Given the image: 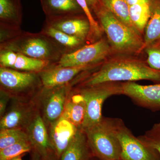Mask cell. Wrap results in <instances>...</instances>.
I'll return each mask as SVG.
<instances>
[{
  "mask_svg": "<svg viewBox=\"0 0 160 160\" xmlns=\"http://www.w3.org/2000/svg\"><path fill=\"white\" fill-rule=\"evenodd\" d=\"M138 138L144 144L156 150L160 156V122L155 123Z\"/></svg>",
  "mask_w": 160,
  "mask_h": 160,
  "instance_id": "cell-28",
  "label": "cell"
},
{
  "mask_svg": "<svg viewBox=\"0 0 160 160\" xmlns=\"http://www.w3.org/2000/svg\"><path fill=\"white\" fill-rule=\"evenodd\" d=\"M92 70L82 73L74 86L86 87L109 82H135L142 80L160 83V70L152 69L148 64L134 59H113L103 62L94 71Z\"/></svg>",
  "mask_w": 160,
  "mask_h": 160,
  "instance_id": "cell-1",
  "label": "cell"
},
{
  "mask_svg": "<svg viewBox=\"0 0 160 160\" xmlns=\"http://www.w3.org/2000/svg\"><path fill=\"white\" fill-rule=\"evenodd\" d=\"M11 160H22V158H21V156L18 157H16L15 158H14L12 159Z\"/></svg>",
  "mask_w": 160,
  "mask_h": 160,
  "instance_id": "cell-36",
  "label": "cell"
},
{
  "mask_svg": "<svg viewBox=\"0 0 160 160\" xmlns=\"http://www.w3.org/2000/svg\"><path fill=\"white\" fill-rule=\"evenodd\" d=\"M75 85L73 80L68 84L53 88H46L42 86L35 95L37 98L40 100L41 115L47 127L62 117L66 101Z\"/></svg>",
  "mask_w": 160,
  "mask_h": 160,
  "instance_id": "cell-7",
  "label": "cell"
},
{
  "mask_svg": "<svg viewBox=\"0 0 160 160\" xmlns=\"http://www.w3.org/2000/svg\"><path fill=\"white\" fill-rule=\"evenodd\" d=\"M115 129L122 149L121 160H160L158 152L136 137L122 120L115 118Z\"/></svg>",
  "mask_w": 160,
  "mask_h": 160,
  "instance_id": "cell-8",
  "label": "cell"
},
{
  "mask_svg": "<svg viewBox=\"0 0 160 160\" xmlns=\"http://www.w3.org/2000/svg\"><path fill=\"white\" fill-rule=\"evenodd\" d=\"M12 98L10 95L3 90H0V117H2L6 111L8 102Z\"/></svg>",
  "mask_w": 160,
  "mask_h": 160,
  "instance_id": "cell-31",
  "label": "cell"
},
{
  "mask_svg": "<svg viewBox=\"0 0 160 160\" xmlns=\"http://www.w3.org/2000/svg\"><path fill=\"white\" fill-rule=\"evenodd\" d=\"M38 111L34 103H17L1 118L0 129H26Z\"/></svg>",
  "mask_w": 160,
  "mask_h": 160,
  "instance_id": "cell-16",
  "label": "cell"
},
{
  "mask_svg": "<svg viewBox=\"0 0 160 160\" xmlns=\"http://www.w3.org/2000/svg\"><path fill=\"white\" fill-rule=\"evenodd\" d=\"M73 87L82 94L86 103V116L81 128L83 130L94 126L102 119L103 104L107 98L122 94V82H109L86 87Z\"/></svg>",
  "mask_w": 160,
  "mask_h": 160,
  "instance_id": "cell-5",
  "label": "cell"
},
{
  "mask_svg": "<svg viewBox=\"0 0 160 160\" xmlns=\"http://www.w3.org/2000/svg\"><path fill=\"white\" fill-rule=\"evenodd\" d=\"M29 140L26 129H2L0 130V150L21 141Z\"/></svg>",
  "mask_w": 160,
  "mask_h": 160,
  "instance_id": "cell-25",
  "label": "cell"
},
{
  "mask_svg": "<svg viewBox=\"0 0 160 160\" xmlns=\"http://www.w3.org/2000/svg\"><path fill=\"white\" fill-rule=\"evenodd\" d=\"M98 2L122 22L136 30L130 21L129 6L126 0H99Z\"/></svg>",
  "mask_w": 160,
  "mask_h": 160,
  "instance_id": "cell-24",
  "label": "cell"
},
{
  "mask_svg": "<svg viewBox=\"0 0 160 160\" xmlns=\"http://www.w3.org/2000/svg\"><path fill=\"white\" fill-rule=\"evenodd\" d=\"M22 17L21 0H0V26L21 29Z\"/></svg>",
  "mask_w": 160,
  "mask_h": 160,
  "instance_id": "cell-19",
  "label": "cell"
},
{
  "mask_svg": "<svg viewBox=\"0 0 160 160\" xmlns=\"http://www.w3.org/2000/svg\"><path fill=\"white\" fill-rule=\"evenodd\" d=\"M122 94L138 106L152 111H160V83L143 86L135 82H122Z\"/></svg>",
  "mask_w": 160,
  "mask_h": 160,
  "instance_id": "cell-11",
  "label": "cell"
},
{
  "mask_svg": "<svg viewBox=\"0 0 160 160\" xmlns=\"http://www.w3.org/2000/svg\"><path fill=\"white\" fill-rule=\"evenodd\" d=\"M0 90L20 99L35 95L42 87L39 72L18 71L0 67Z\"/></svg>",
  "mask_w": 160,
  "mask_h": 160,
  "instance_id": "cell-6",
  "label": "cell"
},
{
  "mask_svg": "<svg viewBox=\"0 0 160 160\" xmlns=\"http://www.w3.org/2000/svg\"><path fill=\"white\" fill-rule=\"evenodd\" d=\"M21 29L0 26V43L5 42L13 38L22 32Z\"/></svg>",
  "mask_w": 160,
  "mask_h": 160,
  "instance_id": "cell-30",
  "label": "cell"
},
{
  "mask_svg": "<svg viewBox=\"0 0 160 160\" xmlns=\"http://www.w3.org/2000/svg\"><path fill=\"white\" fill-rule=\"evenodd\" d=\"M44 23L66 34L86 42L90 31L89 20L84 13L55 18H46Z\"/></svg>",
  "mask_w": 160,
  "mask_h": 160,
  "instance_id": "cell-12",
  "label": "cell"
},
{
  "mask_svg": "<svg viewBox=\"0 0 160 160\" xmlns=\"http://www.w3.org/2000/svg\"><path fill=\"white\" fill-rule=\"evenodd\" d=\"M31 160H44V159L36 151L33 150Z\"/></svg>",
  "mask_w": 160,
  "mask_h": 160,
  "instance_id": "cell-33",
  "label": "cell"
},
{
  "mask_svg": "<svg viewBox=\"0 0 160 160\" xmlns=\"http://www.w3.org/2000/svg\"><path fill=\"white\" fill-rule=\"evenodd\" d=\"M51 40L63 55L71 53L85 46V41L54 29L44 23L41 31Z\"/></svg>",
  "mask_w": 160,
  "mask_h": 160,
  "instance_id": "cell-17",
  "label": "cell"
},
{
  "mask_svg": "<svg viewBox=\"0 0 160 160\" xmlns=\"http://www.w3.org/2000/svg\"><path fill=\"white\" fill-rule=\"evenodd\" d=\"M81 7L86 17L89 20L90 26V31L88 41L91 43L94 42L102 37L103 30L99 23L94 19L92 14L91 9L89 8L86 0H76Z\"/></svg>",
  "mask_w": 160,
  "mask_h": 160,
  "instance_id": "cell-27",
  "label": "cell"
},
{
  "mask_svg": "<svg viewBox=\"0 0 160 160\" xmlns=\"http://www.w3.org/2000/svg\"><path fill=\"white\" fill-rule=\"evenodd\" d=\"M40 1L46 18L58 17L84 13L76 0H40Z\"/></svg>",
  "mask_w": 160,
  "mask_h": 160,
  "instance_id": "cell-20",
  "label": "cell"
},
{
  "mask_svg": "<svg viewBox=\"0 0 160 160\" xmlns=\"http://www.w3.org/2000/svg\"><path fill=\"white\" fill-rule=\"evenodd\" d=\"M152 0L129 6V18L135 29L142 33L151 14Z\"/></svg>",
  "mask_w": 160,
  "mask_h": 160,
  "instance_id": "cell-23",
  "label": "cell"
},
{
  "mask_svg": "<svg viewBox=\"0 0 160 160\" xmlns=\"http://www.w3.org/2000/svg\"><path fill=\"white\" fill-rule=\"evenodd\" d=\"M86 1L89 8L91 9V8L92 9L93 7L98 2L99 0H86Z\"/></svg>",
  "mask_w": 160,
  "mask_h": 160,
  "instance_id": "cell-34",
  "label": "cell"
},
{
  "mask_svg": "<svg viewBox=\"0 0 160 160\" xmlns=\"http://www.w3.org/2000/svg\"><path fill=\"white\" fill-rule=\"evenodd\" d=\"M92 153L100 160H121V145L115 129V118L103 117L84 130Z\"/></svg>",
  "mask_w": 160,
  "mask_h": 160,
  "instance_id": "cell-4",
  "label": "cell"
},
{
  "mask_svg": "<svg viewBox=\"0 0 160 160\" xmlns=\"http://www.w3.org/2000/svg\"><path fill=\"white\" fill-rule=\"evenodd\" d=\"M86 105L82 96L73 87L67 99L62 117L81 129L85 120Z\"/></svg>",
  "mask_w": 160,
  "mask_h": 160,
  "instance_id": "cell-18",
  "label": "cell"
},
{
  "mask_svg": "<svg viewBox=\"0 0 160 160\" xmlns=\"http://www.w3.org/2000/svg\"><path fill=\"white\" fill-rule=\"evenodd\" d=\"M51 64L48 61L32 58L11 50H0V67L20 71L40 72Z\"/></svg>",
  "mask_w": 160,
  "mask_h": 160,
  "instance_id": "cell-15",
  "label": "cell"
},
{
  "mask_svg": "<svg viewBox=\"0 0 160 160\" xmlns=\"http://www.w3.org/2000/svg\"><path fill=\"white\" fill-rule=\"evenodd\" d=\"M147 64L152 69L160 70V44H156L146 48Z\"/></svg>",
  "mask_w": 160,
  "mask_h": 160,
  "instance_id": "cell-29",
  "label": "cell"
},
{
  "mask_svg": "<svg viewBox=\"0 0 160 160\" xmlns=\"http://www.w3.org/2000/svg\"><path fill=\"white\" fill-rule=\"evenodd\" d=\"M0 50H9L36 59L54 63L62 53L49 38L41 32L32 33L22 31L12 39L0 43Z\"/></svg>",
  "mask_w": 160,
  "mask_h": 160,
  "instance_id": "cell-3",
  "label": "cell"
},
{
  "mask_svg": "<svg viewBox=\"0 0 160 160\" xmlns=\"http://www.w3.org/2000/svg\"><path fill=\"white\" fill-rule=\"evenodd\" d=\"M26 130L32 146V150L38 153L44 160L54 154L48 127L38 110Z\"/></svg>",
  "mask_w": 160,
  "mask_h": 160,
  "instance_id": "cell-13",
  "label": "cell"
},
{
  "mask_svg": "<svg viewBox=\"0 0 160 160\" xmlns=\"http://www.w3.org/2000/svg\"><path fill=\"white\" fill-rule=\"evenodd\" d=\"M110 50L109 42L101 38L71 53L63 55L58 62L52 64L64 67L101 64L109 55Z\"/></svg>",
  "mask_w": 160,
  "mask_h": 160,
  "instance_id": "cell-9",
  "label": "cell"
},
{
  "mask_svg": "<svg viewBox=\"0 0 160 160\" xmlns=\"http://www.w3.org/2000/svg\"><path fill=\"white\" fill-rule=\"evenodd\" d=\"M102 63L77 66H59L50 64L39 72L42 85L44 88H51L71 82L80 74L93 70Z\"/></svg>",
  "mask_w": 160,
  "mask_h": 160,
  "instance_id": "cell-10",
  "label": "cell"
},
{
  "mask_svg": "<svg viewBox=\"0 0 160 160\" xmlns=\"http://www.w3.org/2000/svg\"><path fill=\"white\" fill-rule=\"evenodd\" d=\"M129 6H133L140 3H146L150 2L151 0H126Z\"/></svg>",
  "mask_w": 160,
  "mask_h": 160,
  "instance_id": "cell-32",
  "label": "cell"
},
{
  "mask_svg": "<svg viewBox=\"0 0 160 160\" xmlns=\"http://www.w3.org/2000/svg\"><path fill=\"white\" fill-rule=\"evenodd\" d=\"M158 43H159V44H160V41H159V42H158Z\"/></svg>",
  "mask_w": 160,
  "mask_h": 160,
  "instance_id": "cell-37",
  "label": "cell"
},
{
  "mask_svg": "<svg viewBox=\"0 0 160 160\" xmlns=\"http://www.w3.org/2000/svg\"><path fill=\"white\" fill-rule=\"evenodd\" d=\"M151 10L145 28L144 48L160 41V0H152Z\"/></svg>",
  "mask_w": 160,
  "mask_h": 160,
  "instance_id": "cell-22",
  "label": "cell"
},
{
  "mask_svg": "<svg viewBox=\"0 0 160 160\" xmlns=\"http://www.w3.org/2000/svg\"><path fill=\"white\" fill-rule=\"evenodd\" d=\"M49 128L52 150L57 159L59 160L73 139L78 128L62 117Z\"/></svg>",
  "mask_w": 160,
  "mask_h": 160,
  "instance_id": "cell-14",
  "label": "cell"
},
{
  "mask_svg": "<svg viewBox=\"0 0 160 160\" xmlns=\"http://www.w3.org/2000/svg\"><path fill=\"white\" fill-rule=\"evenodd\" d=\"M91 151L85 131L78 129L60 160H89Z\"/></svg>",
  "mask_w": 160,
  "mask_h": 160,
  "instance_id": "cell-21",
  "label": "cell"
},
{
  "mask_svg": "<svg viewBox=\"0 0 160 160\" xmlns=\"http://www.w3.org/2000/svg\"><path fill=\"white\" fill-rule=\"evenodd\" d=\"M92 9L114 50L131 53L144 49V41L141 33L122 22L100 3L98 2Z\"/></svg>",
  "mask_w": 160,
  "mask_h": 160,
  "instance_id": "cell-2",
  "label": "cell"
},
{
  "mask_svg": "<svg viewBox=\"0 0 160 160\" xmlns=\"http://www.w3.org/2000/svg\"><path fill=\"white\" fill-rule=\"evenodd\" d=\"M32 150L29 140L21 141L0 150V160H11Z\"/></svg>",
  "mask_w": 160,
  "mask_h": 160,
  "instance_id": "cell-26",
  "label": "cell"
},
{
  "mask_svg": "<svg viewBox=\"0 0 160 160\" xmlns=\"http://www.w3.org/2000/svg\"><path fill=\"white\" fill-rule=\"evenodd\" d=\"M57 158L55 156L54 154H52L49 157L47 158L45 160H56Z\"/></svg>",
  "mask_w": 160,
  "mask_h": 160,
  "instance_id": "cell-35",
  "label": "cell"
}]
</instances>
